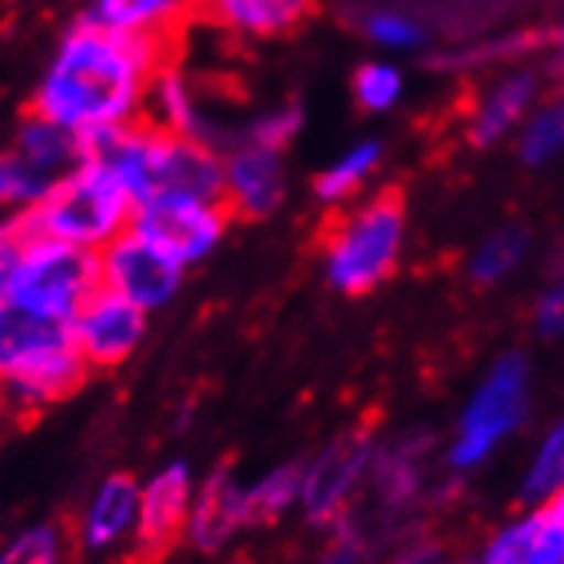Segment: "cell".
<instances>
[{
	"instance_id": "cell-1",
	"label": "cell",
	"mask_w": 564,
	"mask_h": 564,
	"mask_svg": "<svg viewBox=\"0 0 564 564\" xmlns=\"http://www.w3.org/2000/svg\"><path fill=\"white\" fill-rule=\"evenodd\" d=\"M164 68V37L119 34L83 18L55 52L34 96L37 116L89 137L137 123L153 75Z\"/></svg>"
},
{
	"instance_id": "cell-2",
	"label": "cell",
	"mask_w": 564,
	"mask_h": 564,
	"mask_svg": "<svg viewBox=\"0 0 564 564\" xmlns=\"http://www.w3.org/2000/svg\"><path fill=\"white\" fill-rule=\"evenodd\" d=\"M133 197L109 167L83 160L68 177H62L45 200L31 212H18L31 238H55L65 246L102 252L116 235L133 221Z\"/></svg>"
},
{
	"instance_id": "cell-3",
	"label": "cell",
	"mask_w": 564,
	"mask_h": 564,
	"mask_svg": "<svg viewBox=\"0 0 564 564\" xmlns=\"http://www.w3.org/2000/svg\"><path fill=\"white\" fill-rule=\"evenodd\" d=\"M405 187L388 184L357 215H330L324 225L327 275L340 293L365 296L394 272L405 235Z\"/></svg>"
},
{
	"instance_id": "cell-4",
	"label": "cell",
	"mask_w": 564,
	"mask_h": 564,
	"mask_svg": "<svg viewBox=\"0 0 564 564\" xmlns=\"http://www.w3.org/2000/svg\"><path fill=\"white\" fill-rule=\"evenodd\" d=\"M102 290L99 252L65 246L55 238H31L14 272L8 303L72 324L96 293Z\"/></svg>"
},
{
	"instance_id": "cell-5",
	"label": "cell",
	"mask_w": 564,
	"mask_h": 564,
	"mask_svg": "<svg viewBox=\"0 0 564 564\" xmlns=\"http://www.w3.org/2000/svg\"><path fill=\"white\" fill-rule=\"evenodd\" d=\"M228 208L218 200H200L187 194H156L137 205L130 228L143 235L153 249L171 256L177 265H194L221 241L228 228Z\"/></svg>"
},
{
	"instance_id": "cell-6",
	"label": "cell",
	"mask_w": 564,
	"mask_h": 564,
	"mask_svg": "<svg viewBox=\"0 0 564 564\" xmlns=\"http://www.w3.org/2000/svg\"><path fill=\"white\" fill-rule=\"evenodd\" d=\"M523 409H528V365H523V357L507 354L466 409L453 446V463L466 469L487 459L497 442L523 419Z\"/></svg>"
},
{
	"instance_id": "cell-7",
	"label": "cell",
	"mask_w": 564,
	"mask_h": 564,
	"mask_svg": "<svg viewBox=\"0 0 564 564\" xmlns=\"http://www.w3.org/2000/svg\"><path fill=\"white\" fill-rule=\"evenodd\" d=\"M99 275L106 290L150 313L174 300L184 279V265H177L171 256L153 249L143 235L127 228L99 252Z\"/></svg>"
},
{
	"instance_id": "cell-8",
	"label": "cell",
	"mask_w": 564,
	"mask_h": 564,
	"mask_svg": "<svg viewBox=\"0 0 564 564\" xmlns=\"http://www.w3.org/2000/svg\"><path fill=\"white\" fill-rule=\"evenodd\" d=\"M75 344L96 371L119 368L147 337V310L112 290H99L72 319Z\"/></svg>"
},
{
	"instance_id": "cell-9",
	"label": "cell",
	"mask_w": 564,
	"mask_h": 564,
	"mask_svg": "<svg viewBox=\"0 0 564 564\" xmlns=\"http://www.w3.org/2000/svg\"><path fill=\"white\" fill-rule=\"evenodd\" d=\"M368 456H371V425H354L344 435H337L313 459L310 469H303L300 497L313 523H330L344 510L357 476L368 466Z\"/></svg>"
},
{
	"instance_id": "cell-10",
	"label": "cell",
	"mask_w": 564,
	"mask_h": 564,
	"mask_svg": "<svg viewBox=\"0 0 564 564\" xmlns=\"http://www.w3.org/2000/svg\"><path fill=\"white\" fill-rule=\"evenodd\" d=\"M191 469L187 463H167L140 487V510H137V547L147 564L164 557L181 534H187L191 513Z\"/></svg>"
},
{
	"instance_id": "cell-11",
	"label": "cell",
	"mask_w": 564,
	"mask_h": 564,
	"mask_svg": "<svg viewBox=\"0 0 564 564\" xmlns=\"http://www.w3.org/2000/svg\"><path fill=\"white\" fill-rule=\"evenodd\" d=\"M286 191V171L275 150L246 140L225 160V208L231 218L259 221L272 215Z\"/></svg>"
},
{
	"instance_id": "cell-12",
	"label": "cell",
	"mask_w": 564,
	"mask_h": 564,
	"mask_svg": "<svg viewBox=\"0 0 564 564\" xmlns=\"http://www.w3.org/2000/svg\"><path fill=\"white\" fill-rule=\"evenodd\" d=\"M65 347H78L72 324L0 303V381H11Z\"/></svg>"
},
{
	"instance_id": "cell-13",
	"label": "cell",
	"mask_w": 564,
	"mask_h": 564,
	"mask_svg": "<svg viewBox=\"0 0 564 564\" xmlns=\"http://www.w3.org/2000/svg\"><path fill=\"white\" fill-rule=\"evenodd\" d=\"M238 528H246V490L238 487L228 466H215L191 500L187 538L197 551H221Z\"/></svg>"
},
{
	"instance_id": "cell-14",
	"label": "cell",
	"mask_w": 564,
	"mask_h": 564,
	"mask_svg": "<svg viewBox=\"0 0 564 564\" xmlns=\"http://www.w3.org/2000/svg\"><path fill=\"white\" fill-rule=\"evenodd\" d=\"M137 510H140V487L130 473H112L99 482L96 497L89 500L86 520H83V544L89 551H106L130 528H137Z\"/></svg>"
},
{
	"instance_id": "cell-15",
	"label": "cell",
	"mask_w": 564,
	"mask_h": 564,
	"mask_svg": "<svg viewBox=\"0 0 564 564\" xmlns=\"http://www.w3.org/2000/svg\"><path fill=\"white\" fill-rule=\"evenodd\" d=\"M212 11L241 34L272 37L296 31L313 14V0H212Z\"/></svg>"
},
{
	"instance_id": "cell-16",
	"label": "cell",
	"mask_w": 564,
	"mask_h": 564,
	"mask_svg": "<svg viewBox=\"0 0 564 564\" xmlns=\"http://www.w3.org/2000/svg\"><path fill=\"white\" fill-rule=\"evenodd\" d=\"M150 106V127H160L174 137H191V140H205V119H200L197 106H194V96H191V86L184 83V75L174 72V68H160L153 75V83L147 89V102Z\"/></svg>"
},
{
	"instance_id": "cell-17",
	"label": "cell",
	"mask_w": 564,
	"mask_h": 564,
	"mask_svg": "<svg viewBox=\"0 0 564 564\" xmlns=\"http://www.w3.org/2000/svg\"><path fill=\"white\" fill-rule=\"evenodd\" d=\"M187 0H96L89 18L119 34L164 37Z\"/></svg>"
},
{
	"instance_id": "cell-18",
	"label": "cell",
	"mask_w": 564,
	"mask_h": 564,
	"mask_svg": "<svg viewBox=\"0 0 564 564\" xmlns=\"http://www.w3.org/2000/svg\"><path fill=\"white\" fill-rule=\"evenodd\" d=\"M303 490V466L286 463L265 473L256 487L246 490V528H269L293 507Z\"/></svg>"
},
{
	"instance_id": "cell-19",
	"label": "cell",
	"mask_w": 564,
	"mask_h": 564,
	"mask_svg": "<svg viewBox=\"0 0 564 564\" xmlns=\"http://www.w3.org/2000/svg\"><path fill=\"white\" fill-rule=\"evenodd\" d=\"M531 96H534V78L531 75L507 78V83L479 106V116H476V123L469 130V140L476 147H490L494 140H500L520 119V112L528 109Z\"/></svg>"
},
{
	"instance_id": "cell-20",
	"label": "cell",
	"mask_w": 564,
	"mask_h": 564,
	"mask_svg": "<svg viewBox=\"0 0 564 564\" xmlns=\"http://www.w3.org/2000/svg\"><path fill=\"white\" fill-rule=\"evenodd\" d=\"M551 513L538 510L534 517L513 523V528L500 531L494 544L482 554V564H541L544 541L551 534Z\"/></svg>"
},
{
	"instance_id": "cell-21",
	"label": "cell",
	"mask_w": 564,
	"mask_h": 564,
	"mask_svg": "<svg viewBox=\"0 0 564 564\" xmlns=\"http://www.w3.org/2000/svg\"><path fill=\"white\" fill-rule=\"evenodd\" d=\"M378 156H381V147H378V143H365V147L350 150L347 156H340V160H337L334 167H327L324 174H316V177H313V191H316V197L337 200V197L354 194L360 184L368 181V174L378 167Z\"/></svg>"
},
{
	"instance_id": "cell-22",
	"label": "cell",
	"mask_w": 564,
	"mask_h": 564,
	"mask_svg": "<svg viewBox=\"0 0 564 564\" xmlns=\"http://www.w3.org/2000/svg\"><path fill=\"white\" fill-rule=\"evenodd\" d=\"M0 564H62V534L55 523H37L21 531L4 551Z\"/></svg>"
},
{
	"instance_id": "cell-23",
	"label": "cell",
	"mask_w": 564,
	"mask_h": 564,
	"mask_svg": "<svg viewBox=\"0 0 564 564\" xmlns=\"http://www.w3.org/2000/svg\"><path fill=\"white\" fill-rule=\"evenodd\" d=\"M523 246H528V235L520 228H503L494 238H487V246L479 249L476 262H473V279L476 282H497L500 275H507L517 259L523 256Z\"/></svg>"
},
{
	"instance_id": "cell-24",
	"label": "cell",
	"mask_w": 564,
	"mask_h": 564,
	"mask_svg": "<svg viewBox=\"0 0 564 564\" xmlns=\"http://www.w3.org/2000/svg\"><path fill=\"white\" fill-rule=\"evenodd\" d=\"M564 487V422L547 435V442L541 446L528 479H523V497H547L557 494Z\"/></svg>"
},
{
	"instance_id": "cell-25",
	"label": "cell",
	"mask_w": 564,
	"mask_h": 564,
	"mask_svg": "<svg viewBox=\"0 0 564 564\" xmlns=\"http://www.w3.org/2000/svg\"><path fill=\"white\" fill-rule=\"evenodd\" d=\"M350 89H354V102L365 109V112H378L388 109L398 93H401V78L394 68L388 65H360L350 78Z\"/></svg>"
},
{
	"instance_id": "cell-26",
	"label": "cell",
	"mask_w": 564,
	"mask_h": 564,
	"mask_svg": "<svg viewBox=\"0 0 564 564\" xmlns=\"http://www.w3.org/2000/svg\"><path fill=\"white\" fill-rule=\"evenodd\" d=\"M561 147H564V102H554L534 119V127L520 143V153L528 164H544Z\"/></svg>"
},
{
	"instance_id": "cell-27",
	"label": "cell",
	"mask_w": 564,
	"mask_h": 564,
	"mask_svg": "<svg viewBox=\"0 0 564 564\" xmlns=\"http://www.w3.org/2000/svg\"><path fill=\"white\" fill-rule=\"evenodd\" d=\"M28 241H31V235H28L21 215H0V303H4L11 293V282H14V272L21 265Z\"/></svg>"
},
{
	"instance_id": "cell-28",
	"label": "cell",
	"mask_w": 564,
	"mask_h": 564,
	"mask_svg": "<svg viewBox=\"0 0 564 564\" xmlns=\"http://www.w3.org/2000/svg\"><path fill=\"white\" fill-rule=\"evenodd\" d=\"M300 123H303V112H300L296 106L275 109V112H269V116L256 119V127L249 130V143H256V147H265V150H275V153H279L282 147H286V143L296 137Z\"/></svg>"
},
{
	"instance_id": "cell-29",
	"label": "cell",
	"mask_w": 564,
	"mask_h": 564,
	"mask_svg": "<svg viewBox=\"0 0 564 564\" xmlns=\"http://www.w3.org/2000/svg\"><path fill=\"white\" fill-rule=\"evenodd\" d=\"M365 31L371 37H378V42H384V45H415L419 37H422V28L412 24L409 18H401V14H381V11H375V14L365 18Z\"/></svg>"
},
{
	"instance_id": "cell-30",
	"label": "cell",
	"mask_w": 564,
	"mask_h": 564,
	"mask_svg": "<svg viewBox=\"0 0 564 564\" xmlns=\"http://www.w3.org/2000/svg\"><path fill=\"white\" fill-rule=\"evenodd\" d=\"M538 324L551 337L564 334V282H557L551 293H544V300L538 306Z\"/></svg>"
},
{
	"instance_id": "cell-31",
	"label": "cell",
	"mask_w": 564,
	"mask_h": 564,
	"mask_svg": "<svg viewBox=\"0 0 564 564\" xmlns=\"http://www.w3.org/2000/svg\"><path fill=\"white\" fill-rule=\"evenodd\" d=\"M554 520V517H551ZM541 564H564V528L554 520L551 523V534L544 541V554H541Z\"/></svg>"
},
{
	"instance_id": "cell-32",
	"label": "cell",
	"mask_w": 564,
	"mask_h": 564,
	"mask_svg": "<svg viewBox=\"0 0 564 564\" xmlns=\"http://www.w3.org/2000/svg\"><path fill=\"white\" fill-rule=\"evenodd\" d=\"M354 561H357V544L350 538H340L316 564H354Z\"/></svg>"
},
{
	"instance_id": "cell-33",
	"label": "cell",
	"mask_w": 564,
	"mask_h": 564,
	"mask_svg": "<svg viewBox=\"0 0 564 564\" xmlns=\"http://www.w3.org/2000/svg\"><path fill=\"white\" fill-rule=\"evenodd\" d=\"M398 564H442V554H438V547H432V544H419L415 551L401 554Z\"/></svg>"
},
{
	"instance_id": "cell-34",
	"label": "cell",
	"mask_w": 564,
	"mask_h": 564,
	"mask_svg": "<svg viewBox=\"0 0 564 564\" xmlns=\"http://www.w3.org/2000/svg\"><path fill=\"white\" fill-rule=\"evenodd\" d=\"M544 510H547V513H551V517H554V520L561 523V528H564V487H561V490H557V494L551 497V503H547Z\"/></svg>"
}]
</instances>
